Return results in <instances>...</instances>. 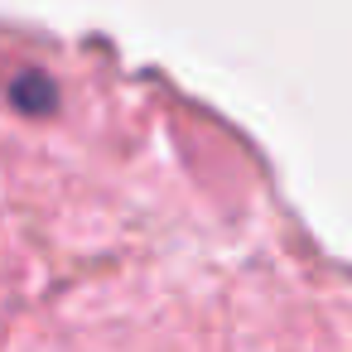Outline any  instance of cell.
Listing matches in <instances>:
<instances>
[{
    "label": "cell",
    "mask_w": 352,
    "mask_h": 352,
    "mask_svg": "<svg viewBox=\"0 0 352 352\" xmlns=\"http://www.w3.org/2000/svg\"><path fill=\"white\" fill-rule=\"evenodd\" d=\"M15 102H20V107H34V111H44V107L54 102V87H49L44 78H20V82H15Z\"/></svg>",
    "instance_id": "obj_1"
}]
</instances>
